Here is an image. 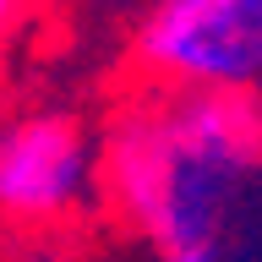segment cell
<instances>
[{
    "mask_svg": "<svg viewBox=\"0 0 262 262\" xmlns=\"http://www.w3.org/2000/svg\"><path fill=\"white\" fill-rule=\"evenodd\" d=\"M262 175V110L251 93L142 88L98 137V196L164 251L219 246L235 202Z\"/></svg>",
    "mask_w": 262,
    "mask_h": 262,
    "instance_id": "1",
    "label": "cell"
},
{
    "mask_svg": "<svg viewBox=\"0 0 262 262\" xmlns=\"http://www.w3.org/2000/svg\"><path fill=\"white\" fill-rule=\"evenodd\" d=\"M137 66L164 93H257L262 0H147L137 22Z\"/></svg>",
    "mask_w": 262,
    "mask_h": 262,
    "instance_id": "2",
    "label": "cell"
},
{
    "mask_svg": "<svg viewBox=\"0 0 262 262\" xmlns=\"http://www.w3.org/2000/svg\"><path fill=\"white\" fill-rule=\"evenodd\" d=\"M98 196V137L71 110L0 120V224L49 229Z\"/></svg>",
    "mask_w": 262,
    "mask_h": 262,
    "instance_id": "3",
    "label": "cell"
},
{
    "mask_svg": "<svg viewBox=\"0 0 262 262\" xmlns=\"http://www.w3.org/2000/svg\"><path fill=\"white\" fill-rule=\"evenodd\" d=\"M159 262H229L224 246H191V251H164Z\"/></svg>",
    "mask_w": 262,
    "mask_h": 262,
    "instance_id": "4",
    "label": "cell"
},
{
    "mask_svg": "<svg viewBox=\"0 0 262 262\" xmlns=\"http://www.w3.org/2000/svg\"><path fill=\"white\" fill-rule=\"evenodd\" d=\"M16 6H22V0H0V33L16 22Z\"/></svg>",
    "mask_w": 262,
    "mask_h": 262,
    "instance_id": "5",
    "label": "cell"
},
{
    "mask_svg": "<svg viewBox=\"0 0 262 262\" xmlns=\"http://www.w3.org/2000/svg\"><path fill=\"white\" fill-rule=\"evenodd\" d=\"M251 98H257V110H262V88H257V93H251Z\"/></svg>",
    "mask_w": 262,
    "mask_h": 262,
    "instance_id": "6",
    "label": "cell"
}]
</instances>
